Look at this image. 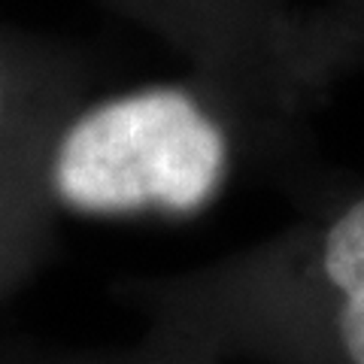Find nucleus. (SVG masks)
<instances>
[{
  "label": "nucleus",
  "mask_w": 364,
  "mask_h": 364,
  "mask_svg": "<svg viewBox=\"0 0 364 364\" xmlns=\"http://www.w3.org/2000/svg\"><path fill=\"white\" fill-rule=\"evenodd\" d=\"M0 112H4V85H0Z\"/></svg>",
  "instance_id": "obj_4"
},
{
  "label": "nucleus",
  "mask_w": 364,
  "mask_h": 364,
  "mask_svg": "<svg viewBox=\"0 0 364 364\" xmlns=\"http://www.w3.org/2000/svg\"><path fill=\"white\" fill-rule=\"evenodd\" d=\"M170 310L203 334L291 364H364V179L207 277L173 286Z\"/></svg>",
  "instance_id": "obj_1"
},
{
  "label": "nucleus",
  "mask_w": 364,
  "mask_h": 364,
  "mask_svg": "<svg viewBox=\"0 0 364 364\" xmlns=\"http://www.w3.org/2000/svg\"><path fill=\"white\" fill-rule=\"evenodd\" d=\"M322 4L361 58L364 55V0H322Z\"/></svg>",
  "instance_id": "obj_3"
},
{
  "label": "nucleus",
  "mask_w": 364,
  "mask_h": 364,
  "mask_svg": "<svg viewBox=\"0 0 364 364\" xmlns=\"http://www.w3.org/2000/svg\"><path fill=\"white\" fill-rule=\"evenodd\" d=\"M243 122L246 112L200 76L124 91L67 124L52 188L88 215L188 219L222 195Z\"/></svg>",
  "instance_id": "obj_2"
}]
</instances>
